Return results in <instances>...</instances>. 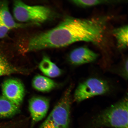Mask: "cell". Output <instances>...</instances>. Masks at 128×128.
I'll return each mask as SVG.
<instances>
[{"label": "cell", "instance_id": "6da1fadb", "mask_svg": "<svg viewBox=\"0 0 128 128\" xmlns=\"http://www.w3.org/2000/svg\"><path fill=\"white\" fill-rule=\"evenodd\" d=\"M106 19L66 18L55 28L34 36V47L38 51L65 47L79 41L100 44L104 34Z\"/></svg>", "mask_w": 128, "mask_h": 128}, {"label": "cell", "instance_id": "7a4b0ae2", "mask_svg": "<svg viewBox=\"0 0 128 128\" xmlns=\"http://www.w3.org/2000/svg\"><path fill=\"white\" fill-rule=\"evenodd\" d=\"M127 96L100 112L91 122L94 128H128Z\"/></svg>", "mask_w": 128, "mask_h": 128}, {"label": "cell", "instance_id": "3957f363", "mask_svg": "<svg viewBox=\"0 0 128 128\" xmlns=\"http://www.w3.org/2000/svg\"><path fill=\"white\" fill-rule=\"evenodd\" d=\"M69 86L57 104L39 128H68L70 122L71 92Z\"/></svg>", "mask_w": 128, "mask_h": 128}, {"label": "cell", "instance_id": "277c9868", "mask_svg": "<svg viewBox=\"0 0 128 128\" xmlns=\"http://www.w3.org/2000/svg\"><path fill=\"white\" fill-rule=\"evenodd\" d=\"M13 14L19 22L39 24L50 19L52 13L50 9L42 6H30L20 0L14 1Z\"/></svg>", "mask_w": 128, "mask_h": 128}, {"label": "cell", "instance_id": "5b68a950", "mask_svg": "<svg viewBox=\"0 0 128 128\" xmlns=\"http://www.w3.org/2000/svg\"><path fill=\"white\" fill-rule=\"evenodd\" d=\"M106 81L96 78H90L80 83L75 91L74 101L78 103L95 96L104 95L110 90Z\"/></svg>", "mask_w": 128, "mask_h": 128}, {"label": "cell", "instance_id": "8992f818", "mask_svg": "<svg viewBox=\"0 0 128 128\" xmlns=\"http://www.w3.org/2000/svg\"><path fill=\"white\" fill-rule=\"evenodd\" d=\"M2 96L20 106L24 100L25 88L21 82L11 78L6 80L2 85Z\"/></svg>", "mask_w": 128, "mask_h": 128}, {"label": "cell", "instance_id": "52a82bcc", "mask_svg": "<svg viewBox=\"0 0 128 128\" xmlns=\"http://www.w3.org/2000/svg\"><path fill=\"white\" fill-rule=\"evenodd\" d=\"M49 107V100L45 97L36 96L29 102V110L33 124L39 122L45 118Z\"/></svg>", "mask_w": 128, "mask_h": 128}, {"label": "cell", "instance_id": "ba28073f", "mask_svg": "<svg viewBox=\"0 0 128 128\" xmlns=\"http://www.w3.org/2000/svg\"><path fill=\"white\" fill-rule=\"evenodd\" d=\"M98 57V54L88 48L80 47L72 51L68 60L72 64L79 65L93 62Z\"/></svg>", "mask_w": 128, "mask_h": 128}, {"label": "cell", "instance_id": "9c48e42d", "mask_svg": "<svg viewBox=\"0 0 128 128\" xmlns=\"http://www.w3.org/2000/svg\"><path fill=\"white\" fill-rule=\"evenodd\" d=\"M0 23L10 30L24 26L16 23L9 12L7 2L0 1Z\"/></svg>", "mask_w": 128, "mask_h": 128}, {"label": "cell", "instance_id": "30bf717a", "mask_svg": "<svg viewBox=\"0 0 128 128\" xmlns=\"http://www.w3.org/2000/svg\"><path fill=\"white\" fill-rule=\"evenodd\" d=\"M19 106L0 96V119L12 118L19 112Z\"/></svg>", "mask_w": 128, "mask_h": 128}, {"label": "cell", "instance_id": "8fae6325", "mask_svg": "<svg viewBox=\"0 0 128 128\" xmlns=\"http://www.w3.org/2000/svg\"><path fill=\"white\" fill-rule=\"evenodd\" d=\"M32 86L36 90L40 92H50L57 86L55 82L47 77L38 75L35 76L32 81Z\"/></svg>", "mask_w": 128, "mask_h": 128}, {"label": "cell", "instance_id": "7c38bea8", "mask_svg": "<svg viewBox=\"0 0 128 128\" xmlns=\"http://www.w3.org/2000/svg\"><path fill=\"white\" fill-rule=\"evenodd\" d=\"M39 68L45 76L49 78L57 77L62 73L60 69L46 56L43 58L40 62Z\"/></svg>", "mask_w": 128, "mask_h": 128}, {"label": "cell", "instance_id": "4fadbf2b", "mask_svg": "<svg viewBox=\"0 0 128 128\" xmlns=\"http://www.w3.org/2000/svg\"><path fill=\"white\" fill-rule=\"evenodd\" d=\"M26 73V71L13 66L5 57L0 54V77L15 74Z\"/></svg>", "mask_w": 128, "mask_h": 128}, {"label": "cell", "instance_id": "5bb4252c", "mask_svg": "<svg viewBox=\"0 0 128 128\" xmlns=\"http://www.w3.org/2000/svg\"><path fill=\"white\" fill-rule=\"evenodd\" d=\"M118 46L120 49H125L128 46V26L124 25L115 29L113 32Z\"/></svg>", "mask_w": 128, "mask_h": 128}, {"label": "cell", "instance_id": "9a60e30c", "mask_svg": "<svg viewBox=\"0 0 128 128\" xmlns=\"http://www.w3.org/2000/svg\"><path fill=\"white\" fill-rule=\"evenodd\" d=\"M71 1L74 4L80 7H89L105 3H110V2L111 1L101 0H76Z\"/></svg>", "mask_w": 128, "mask_h": 128}, {"label": "cell", "instance_id": "2e32d148", "mask_svg": "<svg viewBox=\"0 0 128 128\" xmlns=\"http://www.w3.org/2000/svg\"><path fill=\"white\" fill-rule=\"evenodd\" d=\"M9 28L0 23V39L5 37L10 30Z\"/></svg>", "mask_w": 128, "mask_h": 128}, {"label": "cell", "instance_id": "e0dca14e", "mask_svg": "<svg viewBox=\"0 0 128 128\" xmlns=\"http://www.w3.org/2000/svg\"><path fill=\"white\" fill-rule=\"evenodd\" d=\"M128 60H126L124 64V68H122V74L125 78L127 79L128 76Z\"/></svg>", "mask_w": 128, "mask_h": 128}]
</instances>
